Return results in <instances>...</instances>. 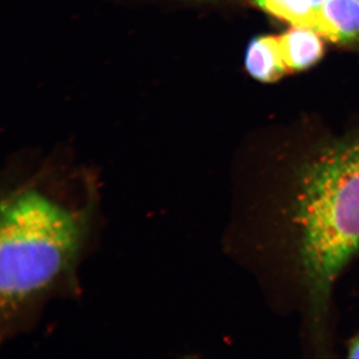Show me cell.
Listing matches in <instances>:
<instances>
[{
  "mask_svg": "<svg viewBox=\"0 0 359 359\" xmlns=\"http://www.w3.org/2000/svg\"><path fill=\"white\" fill-rule=\"evenodd\" d=\"M347 351H348V358H359V334L351 340Z\"/></svg>",
  "mask_w": 359,
  "mask_h": 359,
  "instance_id": "52a82bcc",
  "label": "cell"
},
{
  "mask_svg": "<svg viewBox=\"0 0 359 359\" xmlns=\"http://www.w3.org/2000/svg\"><path fill=\"white\" fill-rule=\"evenodd\" d=\"M325 0H255V2L280 20L294 26L316 32L320 7Z\"/></svg>",
  "mask_w": 359,
  "mask_h": 359,
  "instance_id": "8992f818",
  "label": "cell"
},
{
  "mask_svg": "<svg viewBox=\"0 0 359 359\" xmlns=\"http://www.w3.org/2000/svg\"><path fill=\"white\" fill-rule=\"evenodd\" d=\"M245 66L250 74L261 81L280 79L289 68L283 61L278 37L263 36L252 40L248 47Z\"/></svg>",
  "mask_w": 359,
  "mask_h": 359,
  "instance_id": "5b68a950",
  "label": "cell"
},
{
  "mask_svg": "<svg viewBox=\"0 0 359 359\" xmlns=\"http://www.w3.org/2000/svg\"><path fill=\"white\" fill-rule=\"evenodd\" d=\"M278 40L283 61L289 70L304 69L323 56V41L318 33L311 28L294 26Z\"/></svg>",
  "mask_w": 359,
  "mask_h": 359,
  "instance_id": "277c9868",
  "label": "cell"
},
{
  "mask_svg": "<svg viewBox=\"0 0 359 359\" xmlns=\"http://www.w3.org/2000/svg\"><path fill=\"white\" fill-rule=\"evenodd\" d=\"M252 190L245 205L252 249L294 290L311 337L325 339L335 280L359 252V137L259 177Z\"/></svg>",
  "mask_w": 359,
  "mask_h": 359,
  "instance_id": "6da1fadb",
  "label": "cell"
},
{
  "mask_svg": "<svg viewBox=\"0 0 359 359\" xmlns=\"http://www.w3.org/2000/svg\"><path fill=\"white\" fill-rule=\"evenodd\" d=\"M316 32L334 42L359 39V0H325Z\"/></svg>",
  "mask_w": 359,
  "mask_h": 359,
  "instance_id": "3957f363",
  "label": "cell"
},
{
  "mask_svg": "<svg viewBox=\"0 0 359 359\" xmlns=\"http://www.w3.org/2000/svg\"><path fill=\"white\" fill-rule=\"evenodd\" d=\"M93 201L72 203L40 184L18 187L1 202L0 297L11 320L69 275L83 250Z\"/></svg>",
  "mask_w": 359,
  "mask_h": 359,
  "instance_id": "7a4b0ae2",
  "label": "cell"
}]
</instances>
